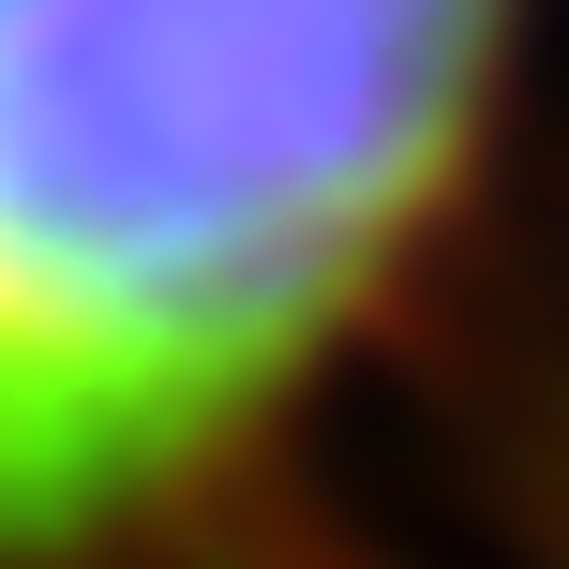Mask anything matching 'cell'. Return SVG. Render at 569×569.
Instances as JSON below:
<instances>
[{"mask_svg": "<svg viewBox=\"0 0 569 569\" xmlns=\"http://www.w3.org/2000/svg\"><path fill=\"white\" fill-rule=\"evenodd\" d=\"M555 569H569V555H555Z\"/></svg>", "mask_w": 569, "mask_h": 569, "instance_id": "2", "label": "cell"}, {"mask_svg": "<svg viewBox=\"0 0 569 569\" xmlns=\"http://www.w3.org/2000/svg\"><path fill=\"white\" fill-rule=\"evenodd\" d=\"M540 0H0V569H120L390 330Z\"/></svg>", "mask_w": 569, "mask_h": 569, "instance_id": "1", "label": "cell"}]
</instances>
